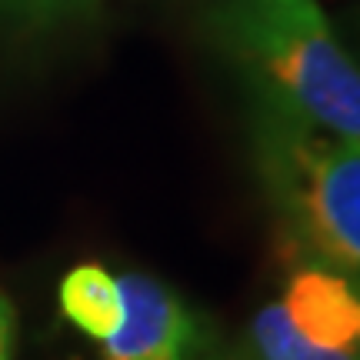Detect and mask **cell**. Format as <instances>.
<instances>
[{
	"label": "cell",
	"mask_w": 360,
	"mask_h": 360,
	"mask_svg": "<svg viewBox=\"0 0 360 360\" xmlns=\"http://www.w3.org/2000/svg\"><path fill=\"white\" fill-rule=\"evenodd\" d=\"M217 37L257 103L360 147V64L317 0H227Z\"/></svg>",
	"instance_id": "1"
},
{
	"label": "cell",
	"mask_w": 360,
	"mask_h": 360,
	"mask_svg": "<svg viewBox=\"0 0 360 360\" xmlns=\"http://www.w3.org/2000/svg\"><path fill=\"white\" fill-rule=\"evenodd\" d=\"M250 160L270 210L310 264L360 287V147L254 103Z\"/></svg>",
	"instance_id": "2"
},
{
	"label": "cell",
	"mask_w": 360,
	"mask_h": 360,
	"mask_svg": "<svg viewBox=\"0 0 360 360\" xmlns=\"http://www.w3.org/2000/svg\"><path fill=\"white\" fill-rule=\"evenodd\" d=\"M117 281L124 317L103 340L101 360H197L204 354V323L177 290L147 274H127Z\"/></svg>",
	"instance_id": "3"
},
{
	"label": "cell",
	"mask_w": 360,
	"mask_h": 360,
	"mask_svg": "<svg viewBox=\"0 0 360 360\" xmlns=\"http://www.w3.org/2000/svg\"><path fill=\"white\" fill-rule=\"evenodd\" d=\"M281 307L310 344L360 357V287L347 277L307 264L287 281Z\"/></svg>",
	"instance_id": "4"
},
{
	"label": "cell",
	"mask_w": 360,
	"mask_h": 360,
	"mask_svg": "<svg viewBox=\"0 0 360 360\" xmlns=\"http://www.w3.org/2000/svg\"><path fill=\"white\" fill-rule=\"evenodd\" d=\"M60 310L80 334L103 344L124 317L120 281L97 264H80L60 281Z\"/></svg>",
	"instance_id": "5"
},
{
	"label": "cell",
	"mask_w": 360,
	"mask_h": 360,
	"mask_svg": "<svg viewBox=\"0 0 360 360\" xmlns=\"http://www.w3.org/2000/svg\"><path fill=\"white\" fill-rule=\"evenodd\" d=\"M250 344L257 350V360H360L357 354L327 350L310 344L307 337L294 330L281 304H267L250 323Z\"/></svg>",
	"instance_id": "6"
},
{
	"label": "cell",
	"mask_w": 360,
	"mask_h": 360,
	"mask_svg": "<svg viewBox=\"0 0 360 360\" xmlns=\"http://www.w3.org/2000/svg\"><path fill=\"white\" fill-rule=\"evenodd\" d=\"M0 360H13V314L0 297Z\"/></svg>",
	"instance_id": "7"
},
{
	"label": "cell",
	"mask_w": 360,
	"mask_h": 360,
	"mask_svg": "<svg viewBox=\"0 0 360 360\" xmlns=\"http://www.w3.org/2000/svg\"><path fill=\"white\" fill-rule=\"evenodd\" d=\"M197 360H250V357H240V354H207L204 357V354H200Z\"/></svg>",
	"instance_id": "8"
},
{
	"label": "cell",
	"mask_w": 360,
	"mask_h": 360,
	"mask_svg": "<svg viewBox=\"0 0 360 360\" xmlns=\"http://www.w3.org/2000/svg\"><path fill=\"white\" fill-rule=\"evenodd\" d=\"M34 4H60V0H34Z\"/></svg>",
	"instance_id": "9"
}]
</instances>
